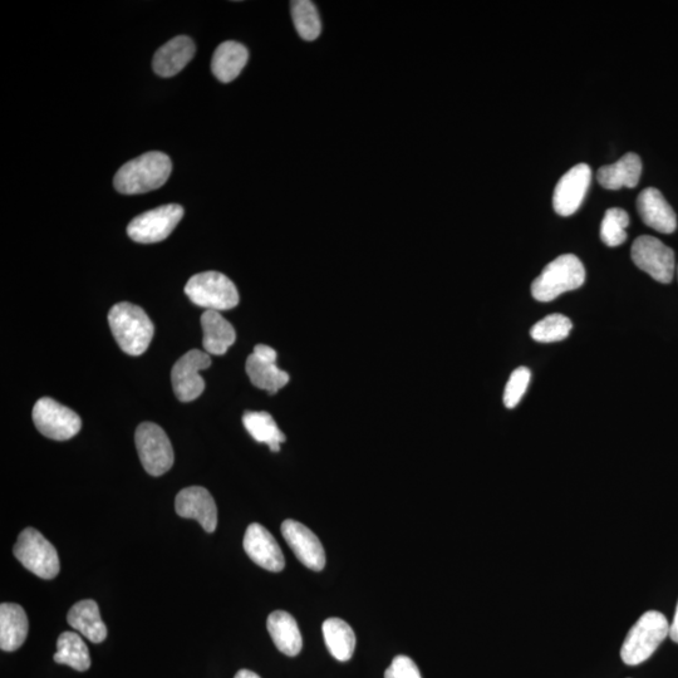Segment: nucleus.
Wrapping results in <instances>:
<instances>
[{
    "label": "nucleus",
    "mask_w": 678,
    "mask_h": 678,
    "mask_svg": "<svg viewBox=\"0 0 678 678\" xmlns=\"http://www.w3.org/2000/svg\"><path fill=\"white\" fill-rule=\"evenodd\" d=\"M171 171L173 162L164 152H147L121 166L113 179V185L124 195L150 193L160 189L169 180Z\"/></svg>",
    "instance_id": "1"
},
{
    "label": "nucleus",
    "mask_w": 678,
    "mask_h": 678,
    "mask_svg": "<svg viewBox=\"0 0 678 678\" xmlns=\"http://www.w3.org/2000/svg\"><path fill=\"white\" fill-rule=\"evenodd\" d=\"M108 323L117 345L130 356H141L154 338V323L144 309L135 304L122 302L113 306L108 313Z\"/></svg>",
    "instance_id": "2"
},
{
    "label": "nucleus",
    "mask_w": 678,
    "mask_h": 678,
    "mask_svg": "<svg viewBox=\"0 0 678 678\" xmlns=\"http://www.w3.org/2000/svg\"><path fill=\"white\" fill-rule=\"evenodd\" d=\"M586 282V269L576 255L564 254L549 263L532 284V294L539 302H552L563 293L576 291Z\"/></svg>",
    "instance_id": "3"
},
{
    "label": "nucleus",
    "mask_w": 678,
    "mask_h": 678,
    "mask_svg": "<svg viewBox=\"0 0 678 678\" xmlns=\"http://www.w3.org/2000/svg\"><path fill=\"white\" fill-rule=\"evenodd\" d=\"M670 633V623L658 611H648L628 632L621 648L622 661L628 666L646 662Z\"/></svg>",
    "instance_id": "4"
},
{
    "label": "nucleus",
    "mask_w": 678,
    "mask_h": 678,
    "mask_svg": "<svg viewBox=\"0 0 678 678\" xmlns=\"http://www.w3.org/2000/svg\"><path fill=\"white\" fill-rule=\"evenodd\" d=\"M190 301L206 311H229L239 304L235 284L219 272H204L191 277L185 286Z\"/></svg>",
    "instance_id": "5"
},
{
    "label": "nucleus",
    "mask_w": 678,
    "mask_h": 678,
    "mask_svg": "<svg viewBox=\"0 0 678 678\" xmlns=\"http://www.w3.org/2000/svg\"><path fill=\"white\" fill-rule=\"evenodd\" d=\"M13 553L24 568L39 578L49 581L60 573V558L56 548L37 529H24L19 534Z\"/></svg>",
    "instance_id": "6"
},
{
    "label": "nucleus",
    "mask_w": 678,
    "mask_h": 678,
    "mask_svg": "<svg viewBox=\"0 0 678 678\" xmlns=\"http://www.w3.org/2000/svg\"><path fill=\"white\" fill-rule=\"evenodd\" d=\"M135 444L141 464L150 475L161 476L173 468V445L159 425L144 422L137 427Z\"/></svg>",
    "instance_id": "7"
},
{
    "label": "nucleus",
    "mask_w": 678,
    "mask_h": 678,
    "mask_svg": "<svg viewBox=\"0 0 678 678\" xmlns=\"http://www.w3.org/2000/svg\"><path fill=\"white\" fill-rule=\"evenodd\" d=\"M33 422L43 436L56 441L72 439L82 427L80 416L75 411L51 397H42L36 402L33 407Z\"/></svg>",
    "instance_id": "8"
},
{
    "label": "nucleus",
    "mask_w": 678,
    "mask_h": 678,
    "mask_svg": "<svg viewBox=\"0 0 678 678\" xmlns=\"http://www.w3.org/2000/svg\"><path fill=\"white\" fill-rule=\"evenodd\" d=\"M183 216V206L178 204L162 205L136 216L129 224L127 234L137 243H159L170 237Z\"/></svg>",
    "instance_id": "9"
},
{
    "label": "nucleus",
    "mask_w": 678,
    "mask_h": 678,
    "mask_svg": "<svg viewBox=\"0 0 678 678\" xmlns=\"http://www.w3.org/2000/svg\"><path fill=\"white\" fill-rule=\"evenodd\" d=\"M633 263L657 282L668 284L675 274V253L660 239L651 235H642L632 245Z\"/></svg>",
    "instance_id": "10"
},
{
    "label": "nucleus",
    "mask_w": 678,
    "mask_h": 678,
    "mask_svg": "<svg viewBox=\"0 0 678 678\" xmlns=\"http://www.w3.org/2000/svg\"><path fill=\"white\" fill-rule=\"evenodd\" d=\"M210 365L209 353L199 350L185 353L171 371V382H173L176 399L181 402L198 399L205 390V381L199 372L206 370Z\"/></svg>",
    "instance_id": "11"
},
{
    "label": "nucleus",
    "mask_w": 678,
    "mask_h": 678,
    "mask_svg": "<svg viewBox=\"0 0 678 678\" xmlns=\"http://www.w3.org/2000/svg\"><path fill=\"white\" fill-rule=\"evenodd\" d=\"M592 181V170L587 164H578L565 173L555 186L553 206L560 216H571L581 208Z\"/></svg>",
    "instance_id": "12"
},
{
    "label": "nucleus",
    "mask_w": 678,
    "mask_h": 678,
    "mask_svg": "<svg viewBox=\"0 0 678 678\" xmlns=\"http://www.w3.org/2000/svg\"><path fill=\"white\" fill-rule=\"evenodd\" d=\"M280 530L299 562L314 572H321L326 565V553L317 535L306 525L292 519L283 522Z\"/></svg>",
    "instance_id": "13"
},
{
    "label": "nucleus",
    "mask_w": 678,
    "mask_h": 678,
    "mask_svg": "<svg viewBox=\"0 0 678 678\" xmlns=\"http://www.w3.org/2000/svg\"><path fill=\"white\" fill-rule=\"evenodd\" d=\"M179 517L195 519L206 533H214L218 527V508L213 496L201 486H190L180 491L175 499Z\"/></svg>",
    "instance_id": "14"
},
{
    "label": "nucleus",
    "mask_w": 678,
    "mask_h": 678,
    "mask_svg": "<svg viewBox=\"0 0 678 678\" xmlns=\"http://www.w3.org/2000/svg\"><path fill=\"white\" fill-rule=\"evenodd\" d=\"M244 550L259 567L269 572H282L286 559L277 540L268 529L258 523L250 524L244 537Z\"/></svg>",
    "instance_id": "15"
},
{
    "label": "nucleus",
    "mask_w": 678,
    "mask_h": 678,
    "mask_svg": "<svg viewBox=\"0 0 678 678\" xmlns=\"http://www.w3.org/2000/svg\"><path fill=\"white\" fill-rule=\"evenodd\" d=\"M637 209L643 223L656 232L672 234L677 228V218L672 206L660 190L648 188L637 199Z\"/></svg>",
    "instance_id": "16"
},
{
    "label": "nucleus",
    "mask_w": 678,
    "mask_h": 678,
    "mask_svg": "<svg viewBox=\"0 0 678 678\" xmlns=\"http://www.w3.org/2000/svg\"><path fill=\"white\" fill-rule=\"evenodd\" d=\"M195 51L193 39L186 36L175 37L155 53L152 68L160 77H174L193 60Z\"/></svg>",
    "instance_id": "17"
},
{
    "label": "nucleus",
    "mask_w": 678,
    "mask_h": 678,
    "mask_svg": "<svg viewBox=\"0 0 678 678\" xmlns=\"http://www.w3.org/2000/svg\"><path fill=\"white\" fill-rule=\"evenodd\" d=\"M642 174V161L640 156L628 152L622 159L612 165L602 166L598 170V183L608 190L622 188H636L640 183Z\"/></svg>",
    "instance_id": "18"
},
{
    "label": "nucleus",
    "mask_w": 678,
    "mask_h": 678,
    "mask_svg": "<svg viewBox=\"0 0 678 678\" xmlns=\"http://www.w3.org/2000/svg\"><path fill=\"white\" fill-rule=\"evenodd\" d=\"M28 636V618L16 603L0 606V648L4 652L17 651Z\"/></svg>",
    "instance_id": "19"
},
{
    "label": "nucleus",
    "mask_w": 678,
    "mask_h": 678,
    "mask_svg": "<svg viewBox=\"0 0 678 678\" xmlns=\"http://www.w3.org/2000/svg\"><path fill=\"white\" fill-rule=\"evenodd\" d=\"M204 331L203 346L209 355L223 356L237 341L232 323L226 321L220 312L205 311L201 316Z\"/></svg>",
    "instance_id": "20"
},
{
    "label": "nucleus",
    "mask_w": 678,
    "mask_h": 678,
    "mask_svg": "<svg viewBox=\"0 0 678 678\" xmlns=\"http://www.w3.org/2000/svg\"><path fill=\"white\" fill-rule=\"evenodd\" d=\"M267 628L275 647L284 655L294 657L302 651L303 640L296 619L284 611L269 614Z\"/></svg>",
    "instance_id": "21"
},
{
    "label": "nucleus",
    "mask_w": 678,
    "mask_h": 678,
    "mask_svg": "<svg viewBox=\"0 0 678 678\" xmlns=\"http://www.w3.org/2000/svg\"><path fill=\"white\" fill-rule=\"evenodd\" d=\"M67 621L73 630L92 643H102L107 638V627L102 621L100 608L92 599L76 603L68 612Z\"/></svg>",
    "instance_id": "22"
},
{
    "label": "nucleus",
    "mask_w": 678,
    "mask_h": 678,
    "mask_svg": "<svg viewBox=\"0 0 678 678\" xmlns=\"http://www.w3.org/2000/svg\"><path fill=\"white\" fill-rule=\"evenodd\" d=\"M248 60V49L243 44L233 41L224 42L214 52L211 70L220 82H233L247 66Z\"/></svg>",
    "instance_id": "23"
},
{
    "label": "nucleus",
    "mask_w": 678,
    "mask_h": 678,
    "mask_svg": "<svg viewBox=\"0 0 678 678\" xmlns=\"http://www.w3.org/2000/svg\"><path fill=\"white\" fill-rule=\"evenodd\" d=\"M245 370L250 382L259 390L267 391L269 395H275L289 382L288 373L280 370L277 361L264 360L254 353L248 357Z\"/></svg>",
    "instance_id": "24"
},
{
    "label": "nucleus",
    "mask_w": 678,
    "mask_h": 678,
    "mask_svg": "<svg viewBox=\"0 0 678 678\" xmlns=\"http://www.w3.org/2000/svg\"><path fill=\"white\" fill-rule=\"evenodd\" d=\"M324 641L337 661H350L356 648V636L352 627L339 618H329L322 626Z\"/></svg>",
    "instance_id": "25"
},
{
    "label": "nucleus",
    "mask_w": 678,
    "mask_h": 678,
    "mask_svg": "<svg viewBox=\"0 0 678 678\" xmlns=\"http://www.w3.org/2000/svg\"><path fill=\"white\" fill-rule=\"evenodd\" d=\"M243 424L249 435L259 444L269 446L273 452L280 450V444L286 442L287 437L279 430L272 415L265 411H248L243 416Z\"/></svg>",
    "instance_id": "26"
},
{
    "label": "nucleus",
    "mask_w": 678,
    "mask_h": 678,
    "mask_svg": "<svg viewBox=\"0 0 678 678\" xmlns=\"http://www.w3.org/2000/svg\"><path fill=\"white\" fill-rule=\"evenodd\" d=\"M58 665H67L78 672H85L91 667L90 652L86 643L76 632H63L58 637L57 652L53 656Z\"/></svg>",
    "instance_id": "27"
},
{
    "label": "nucleus",
    "mask_w": 678,
    "mask_h": 678,
    "mask_svg": "<svg viewBox=\"0 0 678 678\" xmlns=\"http://www.w3.org/2000/svg\"><path fill=\"white\" fill-rule=\"evenodd\" d=\"M294 27L304 41H314L322 32V23L319 19L316 6L309 0H296L291 3Z\"/></svg>",
    "instance_id": "28"
},
{
    "label": "nucleus",
    "mask_w": 678,
    "mask_h": 678,
    "mask_svg": "<svg viewBox=\"0 0 678 678\" xmlns=\"http://www.w3.org/2000/svg\"><path fill=\"white\" fill-rule=\"evenodd\" d=\"M572 328L573 324L568 317L562 316V314H550V316L534 324L530 329V336L537 342H559L569 336Z\"/></svg>",
    "instance_id": "29"
},
{
    "label": "nucleus",
    "mask_w": 678,
    "mask_h": 678,
    "mask_svg": "<svg viewBox=\"0 0 678 678\" xmlns=\"http://www.w3.org/2000/svg\"><path fill=\"white\" fill-rule=\"evenodd\" d=\"M630 225V215L626 210L612 208L606 211L601 224V239L607 247L616 248L627 240L626 228Z\"/></svg>",
    "instance_id": "30"
},
{
    "label": "nucleus",
    "mask_w": 678,
    "mask_h": 678,
    "mask_svg": "<svg viewBox=\"0 0 678 678\" xmlns=\"http://www.w3.org/2000/svg\"><path fill=\"white\" fill-rule=\"evenodd\" d=\"M530 371L527 367H519L512 373L504 392V404L508 409H514L523 399L530 382Z\"/></svg>",
    "instance_id": "31"
},
{
    "label": "nucleus",
    "mask_w": 678,
    "mask_h": 678,
    "mask_svg": "<svg viewBox=\"0 0 678 678\" xmlns=\"http://www.w3.org/2000/svg\"><path fill=\"white\" fill-rule=\"evenodd\" d=\"M385 678H422L419 667L410 657L400 655L393 658L385 672Z\"/></svg>",
    "instance_id": "32"
},
{
    "label": "nucleus",
    "mask_w": 678,
    "mask_h": 678,
    "mask_svg": "<svg viewBox=\"0 0 678 678\" xmlns=\"http://www.w3.org/2000/svg\"><path fill=\"white\" fill-rule=\"evenodd\" d=\"M253 353L260 358H264V360L277 361L278 358L277 352L272 347L265 345L255 346Z\"/></svg>",
    "instance_id": "33"
},
{
    "label": "nucleus",
    "mask_w": 678,
    "mask_h": 678,
    "mask_svg": "<svg viewBox=\"0 0 678 678\" xmlns=\"http://www.w3.org/2000/svg\"><path fill=\"white\" fill-rule=\"evenodd\" d=\"M668 636H670L673 642L678 643V603L676 607L675 617H673V621L670 625V633H668Z\"/></svg>",
    "instance_id": "34"
},
{
    "label": "nucleus",
    "mask_w": 678,
    "mask_h": 678,
    "mask_svg": "<svg viewBox=\"0 0 678 678\" xmlns=\"http://www.w3.org/2000/svg\"><path fill=\"white\" fill-rule=\"evenodd\" d=\"M234 678H262L257 673L249 670H240Z\"/></svg>",
    "instance_id": "35"
}]
</instances>
